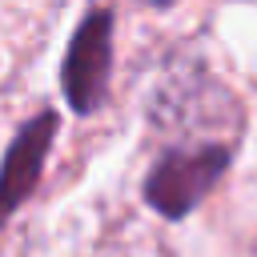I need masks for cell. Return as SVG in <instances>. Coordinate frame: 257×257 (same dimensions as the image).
<instances>
[{
	"label": "cell",
	"instance_id": "obj_1",
	"mask_svg": "<svg viewBox=\"0 0 257 257\" xmlns=\"http://www.w3.org/2000/svg\"><path fill=\"white\" fill-rule=\"evenodd\" d=\"M229 169V149L225 145H193V149H169L165 157H157V165L145 177V201L169 217L181 221L185 213H193L209 189L225 177Z\"/></svg>",
	"mask_w": 257,
	"mask_h": 257
},
{
	"label": "cell",
	"instance_id": "obj_3",
	"mask_svg": "<svg viewBox=\"0 0 257 257\" xmlns=\"http://www.w3.org/2000/svg\"><path fill=\"white\" fill-rule=\"evenodd\" d=\"M52 137H56V112H40V116L24 120L20 133L12 137V145L0 161V221H8L32 197V189L44 173Z\"/></svg>",
	"mask_w": 257,
	"mask_h": 257
},
{
	"label": "cell",
	"instance_id": "obj_4",
	"mask_svg": "<svg viewBox=\"0 0 257 257\" xmlns=\"http://www.w3.org/2000/svg\"><path fill=\"white\" fill-rule=\"evenodd\" d=\"M153 4H169V0H153Z\"/></svg>",
	"mask_w": 257,
	"mask_h": 257
},
{
	"label": "cell",
	"instance_id": "obj_2",
	"mask_svg": "<svg viewBox=\"0 0 257 257\" xmlns=\"http://www.w3.org/2000/svg\"><path fill=\"white\" fill-rule=\"evenodd\" d=\"M108 72H112V12L96 8L80 20L72 32V44L64 52L60 68V88L72 112L88 116L104 104L108 92Z\"/></svg>",
	"mask_w": 257,
	"mask_h": 257
}]
</instances>
